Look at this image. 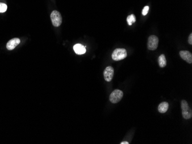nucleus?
<instances>
[{"label":"nucleus","instance_id":"2eb2a0df","mask_svg":"<svg viewBox=\"0 0 192 144\" xmlns=\"http://www.w3.org/2000/svg\"><path fill=\"white\" fill-rule=\"evenodd\" d=\"M188 42L191 45L192 44V33H190L189 36V38H188Z\"/></svg>","mask_w":192,"mask_h":144},{"label":"nucleus","instance_id":"20e7f679","mask_svg":"<svg viewBox=\"0 0 192 144\" xmlns=\"http://www.w3.org/2000/svg\"><path fill=\"white\" fill-rule=\"evenodd\" d=\"M53 25L55 27H59L62 23V17L61 14L57 11H54L50 16Z\"/></svg>","mask_w":192,"mask_h":144},{"label":"nucleus","instance_id":"9b49d317","mask_svg":"<svg viewBox=\"0 0 192 144\" xmlns=\"http://www.w3.org/2000/svg\"><path fill=\"white\" fill-rule=\"evenodd\" d=\"M158 63H159V65L161 68H163L165 67H166V57L165 56V55L162 54L161 56H159V58H158Z\"/></svg>","mask_w":192,"mask_h":144},{"label":"nucleus","instance_id":"7ed1b4c3","mask_svg":"<svg viewBox=\"0 0 192 144\" xmlns=\"http://www.w3.org/2000/svg\"><path fill=\"white\" fill-rule=\"evenodd\" d=\"M123 95V92L121 90H115L111 94L109 100L112 104H117L121 100Z\"/></svg>","mask_w":192,"mask_h":144},{"label":"nucleus","instance_id":"f03ea898","mask_svg":"<svg viewBox=\"0 0 192 144\" xmlns=\"http://www.w3.org/2000/svg\"><path fill=\"white\" fill-rule=\"evenodd\" d=\"M127 56V52L124 48H116L112 53V58L113 60L119 61L124 59Z\"/></svg>","mask_w":192,"mask_h":144},{"label":"nucleus","instance_id":"6e6552de","mask_svg":"<svg viewBox=\"0 0 192 144\" xmlns=\"http://www.w3.org/2000/svg\"><path fill=\"white\" fill-rule=\"evenodd\" d=\"M20 40L18 38H14L9 40L7 44V49L9 51L14 50L15 48L20 44Z\"/></svg>","mask_w":192,"mask_h":144},{"label":"nucleus","instance_id":"9d476101","mask_svg":"<svg viewBox=\"0 0 192 144\" xmlns=\"http://www.w3.org/2000/svg\"><path fill=\"white\" fill-rule=\"evenodd\" d=\"M169 104L167 102H163L159 104L158 106V111L161 113H166L169 109Z\"/></svg>","mask_w":192,"mask_h":144},{"label":"nucleus","instance_id":"4468645a","mask_svg":"<svg viewBox=\"0 0 192 144\" xmlns=\"http://www.w3.org/2000/svg\"><path fill=\"white\" fill-rule=\"evenodd\" d=\"M149 11V7L148 6H146L142 11V15L143 16H146L148 13Z\"/></svg>","mask_w":192,"mask_h":144},{"label":"nucleus","instance_id":"f8f14e48","mask_svg":"<svg viewBox=\"0 0 192 144\" xmlns=\"http://www.w3.org/2000/svg\"><path fill=\"white\" fill-rule=\"evenodd\" d=\"M127 22L129 25H132V24L136 22V17L134 15H131L127 17Z\"/></svg>","mask_w":192,"mask_h":144},{"label":"nucleus","instance_id":"ddd939ff","mask_svg":"<svg viewBox=\"0 0 192 144\" xmlns=\"http://www.w3.org/2000/svg\"><path fill=\"white\" fill-rule=\"evenodd\" d=\"M7 10V5L4 3H0V13H4Z\"/></svg>","mask_w":192,"mask_h":144},{"label":"nucleus","instance_id":"f257e3e1","mask_svg":"<svg viewBox=\"0 0 192 144\" xmlns=\"http://www.w3.org/2000/svg\"><path fill=\"white\" fill-rule=\"evenodd\" d=\"M181 109L182 117L185 119H189L192 117V111L190 108L188 103L185 101L182 100L181 101Z\"/></svg>","mask_w":192,"mask_h":144},{"label":"nucleus","instance_id":"423d86ee","mask_svg":"<svg viewBox=\"0 0 192 144\" xmlns=\"http://www.w3.org/2000/svg\"><path fill=\"white\" fill-rule=\"evenodd\" d=\"M114 76V69L112 66H108L104 71V79L108 82H111Z\"/></svg>","mask_w":192,"mask_h":144},{"label":"nucleus","instance_id":"0eeeda50","mask_svg":"<svg viewBox=\"0 0 192 144\" xmlns=\"http://www.w3.org/2000/svg\"><path fill=\"white\" fill-rule=\"evenodd\" d=\"M179 55L181 58L185 60L189 64L192 63V54L187 51H181L179 52Z\"/></svg>","mask_w":192,"mask_h":144},{"label":"nucleus","instance_id":"39448f33","mask_svg":"<svg viewBox=\"0 0 192 144\" xmlns=\"http://www.w3.org/2000/svg\"><path fill=\"white\" fill-rule=\"evenodd\" d=\"M159 39L158 37L155 35H151L149 37L147 42L148 49L151 51L155 50L158 45Z\"/></svg>","mask_w":192,"mask_h":144},{"label":"nucleus","instance_id":"dca6fc26","mask_svg":"<svg viewBox=\"0 0 192 144\" xmlns=\"http://www.w3.org/2000/svg\"><path fill=\"white\" fill-rule=\"evenodd\" d=\"M120 143L121 144H129V142L127 141H124V142H121Z\"/></svg>","mask_w":192,"mask_h":144},{"label":"nucleus","instance_id":"1a4fd4ad","mask_svg":"<svg viewBox=\"0 0 192 144\" xmlns=\"http://www.w3.org/2000/svg\"><path fill=\"white\" fill-rule=\"evenodd\" d=\"M73 48L75 52L78 55H82L86 52L85 47L80 44H75Z\"/></svg>","mask_w":192,"mask_h":144}]
</instances>
